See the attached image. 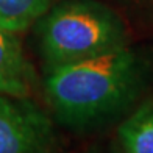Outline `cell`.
Segmentation results:
<instances>
[{
  "mask_svg": "<svg viewBox=\"0 0 153 153\" xmlns=\"http://www.w3.org/2000/svg\"><path fill=\"white\" fill-rule=\"evenodd\" d=\"M125 153H153V102L141 105L117 130Z\"/></svg>",
  "mask_w": 153,
  "mask_h": 153,
  "instance_id": "5b68a950",
  "label": "cell"
},
{
  "mask_svg": "<svg viewBox=\"0 0 153 153\" xmlns=\"http://www.w3.org/2000/svg\"><path fill=\"white\" fill-rule=\"evenodd\" d=\"M39 52L47 71L127 47V30L116 13L95 0H67L38 24Z\"/></svg>",
  "mask_w": 153,
  "mask_h": 153,
  "instance_id": "7a4b0ae2",
  "label": "cell"
},
{
  "mask_svg": "<svg viewBox=\"0 0 153 153\" xmlns=\"http://www.w3.org/2000/svg\"><path fill=\"white\" fill-rule=\"evenodd\" d=\"M52 0H0V27L13 34L25 31L50 8Z\"/></svg>",
  "mask_w": 153,
  "mask_h": 153,
  "instance_id": "8992f818",
  "label": "cell"
},
{
  "mask_svg": "<svg viewBox=\"0 0 153 153\" xmlns=\"http://www.w3.org/2000/svg\"><path fill=\"white\" fill-rule=\"evenodd\" d=\"M144 86L142 61L123 47L47 71L44 89L56 120L91 130L130 108Z\"/></svg>",
  "mask_w": 153,
  "mask_h": 153,
  "instance_id": "6da1fadb",
  "label": "cell"
},
{
  "mask_svg": "<svg viewBox=\"0 0 153 153\" xmlns=\"http://www.w3.org/2000/svg\"><path fill=\"white\" fill-rule=\"evenodd\" d=\"M34 74L16 36L0 27V94L30 97Z\"/></svg>",
  "mask_w": 153,
  "mask_h": 153,
  "instance_id": "277c9868",
  "label": "cell"
},
{
  "mask_svg": "<svg viewBox=\"0 0 153 153\" xmlns=\"http://www.w3.org/2000/svg\"><path fill=\"white\" fill-rule=\"evenodd\" d=\"M53 123L28 97L0 94V153H50Z\"/></svg>",
  "mask_w": 153,
  "mask_h": 153,
  "instance_id": "3957f363",
  "label": "cell"
}]
</instances>
